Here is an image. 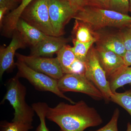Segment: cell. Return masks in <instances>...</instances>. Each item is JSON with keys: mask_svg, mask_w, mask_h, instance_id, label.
I'll list each match as a JSON object with an SVG mask.
<instances>
[{"mask_svg": "<svg viewBox=\"0 0 131 131\" xmlns=\"http://www.w3.org/2000/svg\"><path fill=\"white\" fill-rule=\"evenodd\" d=\"M113 93L124 85L129 84L131 86V67H126L108 80Z\"/></svg>", "mask_w": 131, "mask_h": 131, "instance_id": "e0dca14e", "label": "cell"}, {"mask_svg": "<svg viewBox=\"0 0 131 131\" xmlns=\"http://www.w3.org/2000/svg\"><path fill=\"white\" fill-rule=\"evenodd\" d=\"M110 101L122 107L131 117V89L123 93L115 92L111 96Z\"/></svg>", "mask_w": 131, "mask_h": 131, "instance_id": "ffe728a7", "label": "cell"}, {"mask_svg": "<svg viewBox=\"0 0 131 131\" xmlns=\"http://www.w3.org/2000/svg\"><path fill=\"white\" fill-rule=\"evenodd\" d=\"M129 27H130V29H131V26H130Z\"/></svg>", "mask_w": 131, "mask_h": 131, "instance_id": "836d02e7", "label": "cell"}, {"mask_svg": "<svg viewBox=\"0 0 131 131\" xmlns=\"http://www.w3.org/2000/svg\"><path fill=\"white\" fill-rule=\"evenodd\" d=\"M96 46L113 52L124 57L127 51L121 32L101 36L96 42Z\"/></svg>", "mask_w": 131, "mask_h": 131, "instance_id": "9a60e30c", "label": "cell"}, {"mask_svg": "<svg viewBox=\"0 0 131 131\" xmlns=\"http://www.w3.org/2000/svg\"><path fill=\"white\" fill-rule=\"evenodd\" d=\"M126 131H131V124L129 122L127 124V129Z\"/></svg>", "mask_w": 131, "mask_h": 131, "instance_id": "4dcf8cb0", "label": "cell"}, {"mask_svg": "<svg viewBox=\"0 0 131 131\" xmlns=\"http://www.w3.org/2000/svg\"><path fill=\"white\" fill-rule=\"evenodd\" d=\"M73 19L88 23L96 31L107 27L122 30L131 26V16L129 15L88 6L77 12Z\"/></svg>", "mask_w": 131, "mask_h": 131, "instance_id": "7a4b0ae2", "label": "cell"}, {"mask_svg": "<svg viewBox=\"0 0 131 131\" xmlns=\"http://www.w3.org/2000/svg\"><path fill=\"white\" fill-rule=\"evenodd\" d=\"M126 51L131 50V29L129 27L121 30L120 31Z\"/></svg>", "mask_w": 131, "mask_h": 131, "instance_id": "484cf974", "label": "cell"}, {"mask_svg": "<svg viewBox=\"0 0 131 131\" xmlns=\"http://www.w3.org/2000/svg\"><path fill=\"white\" fill-rule=\"evenodd\" d=\"M15 56L18 60L24 63L29 68L56 80H59L64 75L57 57L26 56L18 53H16Z\"/></svg>", "mask_w": 131, "mask_h": 131, "instance_id": "9c48e42d", "label": "cell"}, {"mask_svg": "<svg viewBox=\"0 0 131 131\" xmlns=\"http://www.w3.org/2000/svg\"><path fill=\"white\" fill-rule=\"evenodd\" d=\"M33 0H22L18 7L8 14L6 18L9 24L13 25H16L23 10Z\"/></svg>", "mask_w": 131, "mask_h": 131, "instance_id": "7402d4cb", "label": "cell"}, {"mask_svg": "<svg viewBox=\"0 0 131 131\" xmlns=\"http://www.w3.org/2000/svg\"><path fill=\"white\" fill-rule=\"evenodd\" d=\"M49 13L54 36L61 37L65 32L66 25L77 12L69 0H50Z\"/></svg>", "mask_w": 131, "mask_h": 131, "instance_id": "ba28073f", "label": "cell"}, {"mask_svg": "<svg viewBox=\"0 0 131 131\" xmlns=\"http://www.w3.org/2000/svg\"><path fill=\"white\" fill-rule=\"evenodd\" d=\"M46 118L56 124L60 131H84L103 122L96 109L83 100L75 104L61 102L54 107H49Z\"/></svg>", "mask_w": 131, "mask_h": 131, "instance_id": "6da1fadb", "label": "cell"}, {"mask_svg": "<svg viewBox=\"0 0 131 131\" xmlns=\"http://www.w3.org/2000/svg\"><path fill=\"white\" fill-rule=\"evenodd\" d=\"M70 47V46L65 45L57 54L64 74H84V63L77 58Z\"/></svg>", "mask_w": 131, "mask_h": 131, "instance_id": "4fadbf2b", "label": "cell"}, {"mask_svg": "<svg viewBox=\"0 0 131 131\" xmlns=\"http://www.w3.org/2000/svg\"><path fill=\"white\" fill-rule=\"evenodd\" d=\"M59 89L62 93L78 92L84 94L97 100L104 99L101 92L84 74H65L58 80Z\"/></svg>", "mask_w": 131, "mask_h": 131, "instance_id": "52a82bcc", "label": "cell"}, {"mask_svg": "<svg viewBox=\"0 0 131 131\" xmlns=\"http://www.w3.org/2000/svg\"><path fill=\"white\" fill-rule=\"evenodd\" d=\"M71 5L77 12L87 6V0H69Z\"/></svg>", "mask_w": 131, "mask_h": 131, "instance_id": "83f0119b", "label": "cell"}, {"mask_svg": "<svg viewBox=\"0 0 131 131\" xmlns=\"http://www.w3.org/2000/svg\"><path fill=\"white\" fill-rule=\"evenodd\" d=\"M31 106L40 120V124L35 131H50L46 123V114L49 107L48 105L45 102H38L33 103Z\"/></svg>", "mask_w": 131, "mask_h": 131, "instance_id": "d6986e66", "label": "cell"}, {"mask_svg": "<svg viewBox=\"0 0 131 131\" xmlns=\"http://www.w3.org/2000/svg\"><path fill=\"white\" fill-rule=\"evenodd\" d=\"M95 48L99 62L108 80L127 67L122 57L98 46Z\"/></svg>", "mask_w": 131, "mask_h": 131, "instance_id": "8fae6325", "label": "cell"}, {"mask_svg": "<svg viewBox=\"0 0 131 131\" xmlns=\"http://www.w3.org/2000/svg\"><path fill=\"white\" fill-rule=\"evenodd\" d=\"M72 34V40L82 43L92 40L97 42L101 37L100 34L95 31L89 24L77 19H75Z\"/></svg>", "mask_w": 131, "mask_h": 131, "instance_id": "2e32d148", "label": "cell"}, {"mask_svg": "<svg viewBox=\"0 0 131 131\" xmlns=\"http://www.w3.org/2000/svg\"><path fill=\"white\" fill-rule=\"evenodd\" d=\"M12 41L7 47H1L0 49V78H2L6 71L11 70L15 65L14 58L16 51L26 46L21 36L15 30L12 36Z\"/></svg>", "mask_w": 131, "mask_h": 131, "instance_id": "30bf717a", "label": "cell"}, {"mask_svg": "<svg viewBox=\"0 0 131 131\" xmlns=\"http://www.w3.org/2000/svg\"><path fill=\"white\" fill-rule=\"evenodd\" d=\"M18 3L16 0H0V7L6 8L8 11H12L18 7Z\"/></svg>", "mask_w": 131, "mask_h": 131, "instance_id": "4316f807", "label": "cell"}, {"mask_svg": "<svg viewBox=\"0 0 131 131\" xmlns=\"http://www.w3.org/2000/svg\"><path fill=\"white\" fill-rule=\"evenodd\" d=\"M69 41L61 37L48 36L34 47H31L30 56L52 58Z\"/></svg>", "mask_w": 131, "mask_h": 131, "instance_id": "7c38bea8", "label": "cell"}, {"mask_svg": "<svg viewBox=\"0 0 131 131\" xmlns=\"http://www.w3.org/2000/svg\"><path fill=\"white\" fill-rule=\"evenodd\" d=\"M109 2L110 0H87V6L109 9Z\"/></svg>", "mask_w": 131, "mask_h": 131, "instance_id": "d4e9b609", "label": "cell"}, {"mask_svg": "<svg viewBox=\"0 0 131 131\" xmlns=\"http://www.w3.org/2000/svg\"><path fill=\"white\" fill-rule=\"evenodd\" d=\"M1 131H29L32 129V124H25L19 122H1Z\"/></svg>", "mask_w": 131, "mask_h": 131, "instance_id": "44dd1931", "label": "cell"}, {"mask_svg": "<svg viewBox=\"0 0 131 131\" xmlns=\"http://www.w3.org/2000/svg\"><path fill=\"white\" fill-rule=\"evenodd\" d=\"M124 62L125 65L127 67L131 66V50L127 51L126 54L124 57Z\"/></svg>", "mask_w": 131, "mask_h": 131, "instance_id": "f1b7e54d", "label": "cell"}, {"mask_svg": "<svg viewBox=\"0 0 131 131\" xmlns=\"http://www.w3.org/2000/svg\"><path fill=\"white\" fill-rule=\"evenodd\" d=\"M74 46H71V49L78 59L83 62H85L87 54L90 49L93 46L94 43H96L95 40L82 43L72 40Z\"/></svg>", "mask_w": 131, "mask_h": 131, "instance_id": "ac0fdd59", "label": "cell"}, {"mask_svg": "<svg viewBox=\"0 0 131 131\" xmlns=\"http://www.w3.org/2000/svg\"><path fill=\"white\" fill-rule=\"evenodd\" d=\"M50 0H33L23 10L20 18L49 36H54L49 13Z\"/></svg>", "mask_w": 131, "mask_h": 131, "instance_id": "277c9868", "label": "cell"}, {"mask_svg": "<svg viewBox=\"0 0 131 131\" xmlns=\"http://www.w3.org/2000/svg\"><path fill=\"white\" fill-rule=\"evenodd\" d=\"M6 88V92L1 103L8 101L14 109L12 121L32 124L35 112L32 107L26 102V89L20 81L19 78L16 75L9 79Z\"/></svg>", "mask_w": 131, "mask_h": 131, "instance_id": "3957f363", "label": "cell"}, {"mask_svg": "<svg viewBox=\"0 0 131 131\" xmlns=\"http://www.w3.org/2000/svg\"><path fill=\"white\" fill-rule=\"evenodd\" d=\"M15 65L18 70L16 75L19 78H23L28 80L38 91H49L68 101L71 104L75 103L60 91L58 85L57 80L34 70L18 60L15 63Z\"/></svg>", "mask_w": 131, "mask_h": 131, "instance_id": "5b68a950", "label": "cell"}, {"mask_svg": "<svg viewBox=\"0 0 131 131\" xmlns=\"http://www.w3.org/2000/svg\"><path fill=\"white\" fill-rule=\"evenodd\" d=\"M86 77L101 92L106 101H110L113 94L105 72L99 62L95 48L92 46L87 54L84 62Z\"/></svg>", "mask_w": 131, "mask_h": 131, "instance_id": "8992f818", "label": "cell"}, {"mask_svg": "<svg viewBox=\"0 0 131 131\" xmlns=\"http://www.w3.org/2000/svg\"><path fill=\"white\" fill-rule=\"evenodd\" d=\"M9 12L6 8L0 7V26L1 28L2 27L3 20L5 16L7 14V12Z\"/></svg>", "mask_w": 131, "mask_h": 131, "instance_id": "f546056e", "label": "cell"}, {"mask_svg": "<svg viewBox=\"0 0 131 131\" xmlns=\"http://www.w3.org/2000/svg\"><path fill=\"white\" fill-rule=\"evenodd\" d=\"M16 30L19 34L26 45L31 47L35 46L49 36L20 18L17 22Z\"/></svg>", "mask_w": 131, "mask_h": 131, "instance_id": "5bb4252c", "label": "cell"}, {"mask_svg": "<svg viewBox=\"0 0 131 131\" xmlns=\"http://www.w3.org/2000/svg\"><path fill=\"white\" fill-rule=\"evenodd\" d=\"M130 3V8H129V13H130L131 14V0H129Z\"/></svg>", "mask_w": 131, "mask_h": 131, "instance_id": "1f68e13d", "label": "cell"}, {"mask_svg": "<svg viewBox=\"0 0 131 131\" xmlns=\"http://www.w3.org/2000/svg\"><path fill=\"white\" fill-rule=\"evenodd\" d=\"M16 1L18 2H21L22 1V0H16Z\"/></svg>", "mask_w": 131, "mask_h": 131, "instance_id": "d6a6232c", "label": "cell"}, {"mask_svg": "<svg viewBox=\"0 0 131 131\" xmlns=\"http://www.w3.org/2000/svg\"><path fill=\"white\" fill-rule=\"evenodd\" d=\"M129 8V0H110V10L122 14L128 15Z\"/></svg>", "mask_w": 131, "mask_h": 131, "instance_id": "603a6c76", "label": "cell"}, {"mask_svg": "<svg viewBox=\"0 0 131 131\" xmlns=\"http://www.w3.org/2000/svg\"><path fill=\"white\" fill-rule=\"evenodd\" d=\"M119 116V110L116 108L110 121L105 126L96 130L90 131H118L117 124Z\"/></svg>", "mask_w": 131, "mask_h": 131, "instance_id": "cb8c5ba5", "label": "cell"}]
</instances>
